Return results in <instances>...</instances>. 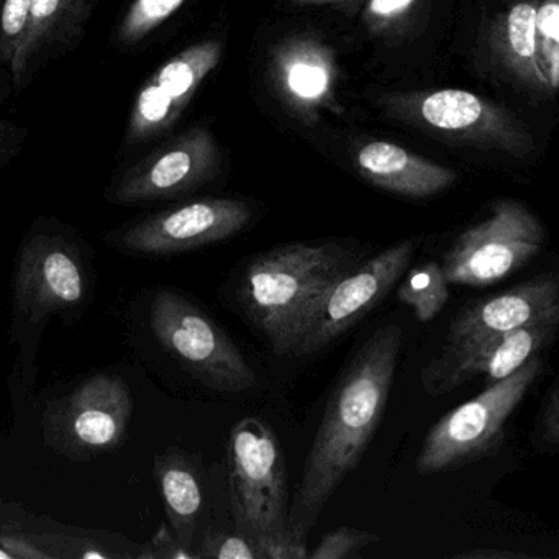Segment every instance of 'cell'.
Wrapping results in <instances>:
<instances>
[{
    "instance_id": "obj_1",
    "label": "cell",
    "mask_w": 559,
    "mask_h": 559,
    "mask_svg": "<svg viewBox=\"0 0 559 559\" xmlns=\"http://www.w3.org/2000/svg\"><path fill=\"white\" fill-rule=\"evenodd\" d=\"M402 345L401 325L381 326L340 374L289 507L296 535L309 538L333 493L361 463L388 407Z\"/></svg>"
},
{
    "instance_id": "obj_2",
    "label": "cell",
    "mask_w": 559,
    "mask_h": 559,
    "mask_svg": "<svg viewBox=\"0 0 559 559\" xmlns=\"http://www.w3.org/2000/svg\"><path fill=\"white\" fill-rule=\"evenodd\" d=\"M361 261L359 251L336 241L281 245L245 264L235 297L271 349L293 356L297 333L313 304Z\"/></svg>"
},
{
    "instance_id": "obj_3",
    "label": "cell",
    "mask_w": 559,
    "mask_h": 559,
    "mask_svg": "<svg viewBox=\"0 0 559 559\" xmlns=\"http://www.w3.org/2000/svg\"><path fill=\"white\" fill-rule=\"evenodd\" d=\"M543 366L545 359L536 355L502 381L487 385L479 395L443 415L425 437L415 471L431 476L496 456L506 440L507 421L542 374Z\"/></svg>"
},
{
    "instance_id": "obj_4",
    "label": "cell",
    "mask_w": 559,
    "mask_h": 559,
    "mask_svg": "<svg viewBox=\"0 0 559 559\" xmlns=\"http://www.w3.org/2000/svg\"><path fill=\"white\" fill-rule=\"evenodd\" d=\"M228 466L235 523L254 548L289 526V473L273 428L258 417L237 421L228 438Z\"/></svg>"
},
{
    "instance_id": "obj_5",
    "label": "cell",
    "mask_w": 559,
    "mask_h": 559,
    "mask_svg": "<svg viewBox=\"0 0 559 559\" xmlns=\"http://www.w3.org/2000/svg\"><path fill=\"white\" fill-rule=\"evenodd\" d=\"M150 329L165 352L205 388L243 392L257 385V372L230 336L182 294L156 290L150 306Z\"/></svg>"
},
{
    "instance_id": "obj_6",
    "label": "cell",
    "mask_w": 559,
    "mask_h": 559,
    "mask_svg": "<svg viewBox=\"0 0 559 559\" xmlns=\"http://www.w3.org/2000/svg\"><path fill=\"white\" fill-rule=\"evenodd\" d=\"M546 241V228L532 211L502 199L493 202L484 221L457 235L441 267L450 284L490 286L535 260Z\"/></svg>"
},
{
    "instance_id": "obj_7",
    "label": "cell",
    "mask_w": 559,
    "mask_h": 559,
    "mask_svg": "<svg viewBox=\"0 0 559 559\" xmlns=\"http://www.w3.org/2000/svg\"><path fill=\"white\" fill-rule=\"evenodd\" d=\"M418 245L420 238L399 241L340 276L304 319L293 356H309L326 348L379 306L407 273Z\"/></svg>"
},
{
    "instance_id": "obj_8",
    "label": "cell",
    "mask_w": 559,
    "mask_h": 559,
    "mask_svg": "<svg viewBox=\"0 0 559 559\" xmlns=\"http://www.w3.org/2000/svg\"><path fill=\"white\" fill-rule=\"evenodd\" d=\"M132 412L129 384L120 376L100 372L48 408L45 437L67 456L87 460L122 443Z\"/></svg>"
},
{
    "instance_id": "obj_9",
    "label": "cell",
    "mask_w": 559,
    "mask_h": 559,
    "mask_svg": "<svg viewBox=\"0 0 559 559\" xmlns=\"http://www.w3.org/2000/svg\"><path fill=\"white\" fill-rule=\"evenodd\" d=\"M250 205L237 199H199L143 215L109 237L112 247L136 257H168L218 243L250 225Z\"/></svg>"
},
{
    "instance_id": "obj_10",
    "label": "cell",
    "mask_w": 559,
    "mask_h": 559,
    "mask_svg": "<svg viewBox=\"0 0 559 559\" xmlns=\"http://www.w3.org/2000/svg\"><path fill=\"white\" fill-rule=\"evenodd\" d=\"M221 171V152L207 129L194 127L166 140L114 179L107 201L140 205L191 194Z\"/></svg>"
},
{
    "instance_id": "obj_11",
    "label": "cell",
    "mask_w": 559,
    "mask_h": 559,
    "mask_svg": "<svg viewBox=\"0 0 559 559\" xmlns=\"http://www.w3.org/2000/svg\"><path fill=\"white\" fill-rule=\"evenodd\" d=\"M558 323L523 326L474 342L447 343L421 366V388L431 397H440L477 378H484L486 388L496 384L542 355L555 340Z\"/></svg>"
},
{
    "instance_id": "obj_12",
    "label": "cell",
    "mask_w": 559,
    "mask_h": 559,
    "mask_svg": "<svg viewBox=\"0 0 559 559\" xmlns=\"http://www.w3.org/2000/svg\"><path fill=\"white\" fill-rule=\"evenodd\" d=\"M222 51L221 40L199 41L163 63L133 99L120 152L150 145L168 135L201 84L217 68Z\"/></svg>"
},
{
    "instance_id": "obj_13",
    "label": "cell",
    "mask_w": 559,
    "mask_h": 559,
    "mask_svg": "<svg viewBox=\"0 0 559 559\" xmlns=\"http://www.w3.org/2000/svg\"><path fill=\"white\" fill-rule=\"evenodd\" d=\"M15 306L31 322L80 309L87 274L76 245L63 235L37 234L22 245L15 271Z\"/></svg>"
},
{
    "instance_id": "obj_14",
    "label": "cell",
    "mask_w": 559,
    "mask_h": 559,
    "mask_svg": "<svg viewBox=\"0 0 559 559\" xmlns=\"http://www.w3.org/2000/svg\"><path fill=\"white\" fill-rule=\"evenodd\" d=\"M392 107L421 126L480 146L499 148L513 156L526 155L532 150V139L522 123L467 91L411 94L392 100Z\"/></svg>"
},
{
    "instance_id": "obj_15",
    "label": "cell",
    "mask_w": 559,
    "mask_h": 559,
    "mask_svg": "<svg viewBox=\"0 0 559 559\" xmlns=\"http://www.w3.org/2000/svg\"><path fill=\"white\" fill-rule=\"evenodd\" d=\"M559 322V277L539 274L497 296L473 300L451 320L447 343L474 342L523 326Z\"/></svg>"
},
{
    "instance_id": "obj_16",
    "label": "cell",
    "mask_w": 559,
    "mask_h": 559,
    "mask_svg": "<svg viewBox=\"0 0 559 559\" xmlns=\"http://www.w3.org/2000/svg\"><path fill=\"white\" fill-rule=\"evenodd\" d=\"M100 0H34L27 31L12 58V86L22 94L41 70L83 44Z\"/></svg>"
},
{
    "instance_id": "obj_17",
    "label": "cell",
    "mask_w": 559,
    "mask_h": 559,
    "mask_svg": "<svg viewBox=\"0 0 559 559\" xmlns=\"http://www.w3.org/2000/svg\"><path fill=\"white\" fill-rule=\"evenodd\" d=\"M273 78L286 103L310 119L329 103L336 78L332 50L312 38H294L274 50Z\"/></svg>"
},
{
    "instance_id": "obj_18",
    "label": "cell",
    "mask_w": 559,
    "mask_h": 559,
    "mask_svg": "<svg viewBox=\"0 0 559 559\" xmlns=\"http://www.w3.org/2000/svg\"><path fill=\"white\" fill-rule=\"evenodd\" d=\"M356 165L372 185L412 199L438 194L457 178L453 169L428 162L389 142L362 145L356 153Z\"/></svg>"
},
{
    "instance_id": "obj_19",
    "label": "cell",
    "mask_w": 559,
    "mask_h": 559,
    "mask_svg": "<svg viewBox=\"0 0 559 559\" xmlns=\"http://www.w3.org/2000/svg\"><path fill=\"white\" fill-rule=\"evenodd\" d=\"M155 476L171 523L173 535L191 549L202 509V489L194 466L182 451L171 448L158 454Z\"/></svg>"
},
{
    "instance_id": "obj_20",
    "label": "cell",
    "mask_w": 559,
    "mask_h": 559,
    "mask_svg": "<svg viewBox=\"0 0 559 559\" xmlns=\"http://www.w3.org/2000/svg\"><path fill=\"white\" fill-rule=\"evenodd\" d=\"M536 9L535 0H520L512 5L500 21L493 41L500 60L520 81L533 90L548 91L536 45Z\"/></svg>"
},
{
    "instance_id": "obj_21",
    "label": "cell",
    "mask_w": 559,
    "mask_h": 559,
    "mask_svg": "<svg viewBox=\"0 0 559 559\" xmlns=\"http://www.w3.org/2000/svg\"><path fill=\"white\" fill-rule=\"evenodd\" d=\"M399 281L397 299L414 310L418 322L433 320L450 299V283L437 261L420 264Z\"/></svg>"
},
{
    "instance_id": "obj_22",
    "label": "cell",
    "mask_w": 559,
    "mask_h": 559,
    "mask_svg": "<svg viewBox=\"0 0 559 559\" xmlns=\"http://www.w3.org/2000/svg\"><path fill=\"white\" fill-rule=\"evenodd\" d=\"M185 4L186 0H132L116 25L112 44L123 51L143 47Z\"/></svg>"
},
{
    "instance_id": "obj_23",
    "label": "cell",
    "mask_w": 559,
    "mask_h": 559,
    "mask_svg": "<svg viewBox=\"0 0 559 559\" xmlns=\"http://www.w3.org/2000/svg\"><path fill=\"white\" fill-rule=\"evenodd\" d=\"M559 0H545L536 9V45L539 63L549 90L558 87L559 80Z\"/></svg>"
},
{
    "instance_id": "obj_24",
    "label": "cell",
    "mask_w": 559,
    "mask_h": 559,
    "mask_svg": "<svg viewBox=\"0 0 559 559\" xmlns=\"http://www.w3.org/2000/svg\"><path fill=\"white\" fill-rule=\"evenodd\" d=\"M32 2L34 0H0V67H11L27 31Z\"/></svg>"
},
{
    "instance_id": "obj_25",
    "label": "cell",
    "mask_w": 559,
    "mask_h": 559,
    "mask_svg": "<svg viewBox=\"0 0 559 559\" xmlns=\"http://www.w3.org/2000/svg\"><path fill=\"white\" fill-rule=\"evenodd\" d=\"M381 539L378 533L366 530L340 526L322 536L317 548L309 552L310 559L356 558L362 549L369 548Z\"/></svg>"
},
{
    "instance_id": "obj_26",
    "label": "cell",
    "mask_w": 559,
    "mask_h": 559,
    "mask_svg": "<svg viewBox=\"0 0 559 559\" xmlns=\"http://www.w3.org/2000/svg\"><path fill=\"white\" fill-rule=\"evenodd\" d=\"M45 548L55 558H80V559H110L119 558L117 552L109 551L106 546L94 539L78 538L70 535H44L38 536Z\"/></svg>"
},
{
    "instance_id": "obj_27",
    "label": "cell",
    "mask_w": 559,
    "mask_h": 559,
    "mask_svg": "<svg viewBox=\"0 0 559 559\" xmlns=\"http://www.w3.org/2000/svg\"><path fill=\"white\" fill-rule=\"evenodd\" d=\"M198 558L257 559V551L243 535L209 532L199 546Z\"/></svg>"
},
{
    "instance_id": "obj_28",
    "label": "cell",
    "mask_w": 559,
    "mask_h": 559,
    "mask_svg": "<svg viewBox=\"0 0 559 559\" xmlns=\"http://www.w3.org/2000/svg\"><path fill=\"white\" fill-rule=\"evenodd\" d=\"M258 559H306L309 558V549H307V538L296 535L293 530L287 526L283 532L276 535L261 538L254 545Z\"/></svg>"
},
{
    "instance_id": "obj_29",
    "label": "cell",
    "mask_w": 559,
    "mask_h": 559,
    "mask_svg": "<svg viewBox=\"0 0 559 559\" xmlns=\"http://www.w3.org/2000/svg\"><path fill=\"white\" fill-rule=\"evenodd\" d=\"M0 546L11 555L12 559H53L40 538L37 535H28V533L2 530Z\"/></svg>"
},
{
    "instance_id": "obj_30",
    "label": "cell",
    "mask_w": 559,
    "mask_h": 559,
    "mask_svg": "<svg viewBox=\"0 0 559 559\" xmlns=\"http://www.w3.org/2000/svg\"><path fill=\"white\" fill-rule=\"evenodd\" d=\"M538 440L546 450L556 451L559 441V391L558 382H552L543 402L538 420Z\"/></svg>"
},
{
    "instance_id": "obj_31",
    "label": "cell",
    "mask_w": 559,
    "mask_h": 559,
    "mask_svg": "<svg viewBox=\"0 0 559 559\" xmlns=\"http://www.w3.org/2000/svg\"><path fill=\"white\" fill-rule=\"evenodd\" d=\"M139 558L195 559L198 552L185 548L173 535V532H169L168 526L163 523L158 533L153 536L152 545L146 546L145 551L140 552Z\"/></svg>"
},
{
    "instance_id": "obj_32",
    "label": "cell",
    "mask_w": 559,
    "mask_h": 559,
    "mask_svg": "<svg viewBox=\"0 0 559 559\" xmlns=\"http://www.w3.org/2000/svg\"><path fill=\"white\" fill-rule=\"evenodd\" d=\"M417 0H369L366 21L371 25H388L401 21Z\"/></svg>"
},
{
    "instance_id": "obj_33",
    "label": "cell",
    "mask_w": 559,
    "mask_h": 559,
    "mask_svg": "<svg viewBox=\"0 0 559 559\" xmlns=\"http://www.w3.org/2000/svg\"><path fill=\"white\" fill-rule=\"evenodd\" d=\"M27 130L8 119H0V166L5 165L27 140Z\"/></svg>"
},
{
    "instance_id": "obj_34",
    "label": "cell",
    "mask_w": 559,
    "mask_h": 559,
    "mask_svg": "<svg viewBox=\"0 0 559 559\" xmlns=\"http://www.w3.org/2000/svg\"><path fill=\"white\" fill-rule=\"evenodd\" d=\"M456 558H471V559H513V558H530L528 555L515 551H503V549H473V551L461 552Z\"/></svg>"
},
{
    "instance_id": "obj_35",
    "label": "cell",
    "mask_w": 559,
    "mask_h": 559,
    "mask_svg": "<svg viewBox=\"0 0 559 559\" xmlns=\"http://www.w3.org/2000/svg\"><path fill=\"white\" fill-rule=\"evenodd\" d=\"M333 2H343V0H290V4L306 8V5L333 4Z\"/></svg>"
},
{
    "instance_id": "obj_36",
    "label": "cell",
    "mask_w": 559,
    "mask_h": 559,
    "mask_svg": "<svg viewBox=\"0 0 559 559\" xmlns=\"http://www.w3.org/2000/svg\"><path fill=\"white\" fill-rule=\"evenodd\" d=\"M0 559H12L11 555L2 546H0Z\"/></svg>"
}]
</instances>
